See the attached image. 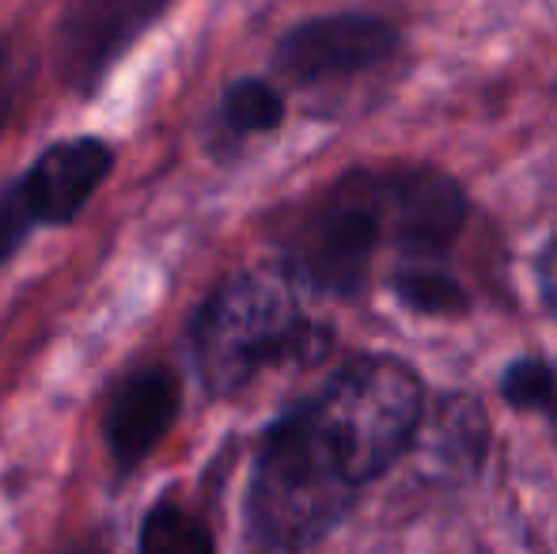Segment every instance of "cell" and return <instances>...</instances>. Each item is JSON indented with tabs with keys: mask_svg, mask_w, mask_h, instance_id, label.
Masks as SVG:
<instances>
[{
	"mask_svg": "<svg viewBox=\"0 0 557 554\" xmlns=\"http://www.w3.org/2000/svg\"><path fill=\"white\" fill-rule=\"evenodd\" d=\"M425 421V387L398 357L360 354L262 433L247 528L262 551L300 554L342 525Z\"/></svg>",
	"mask_w": 557,
	"mask_h": 554,
	"instance_id": "obj_1",
	"label": "cell"
},
{
	"mask_svg": "<svg viewBox=\"0 0 557 554\" xmlns=\"http://www.w3.org/2000/svg\"><path fill=\"white\" fill-rule=\"evenodd\" d=\"M467 194L425 163L352 168L319 190L281 232V267L300 288L357 296L391 259V285L447 270L467 229Z\"/></svg>",
	"mask_w": 557,
	"mask_h": 554,
	"instance_id": "obj_2",
	"label": "cell"
},
{
	"mask_svg": "<svg viewBox=\"0 0 557 554\" xmlns=\"http://www.w3.org/2000/svg\"><path fill=\"white\" fill-rule=\"evenodd\" d=\"M194 365L216 399L247 392L258 377L326 354V331L300 308V285L281 270H247L227 278L190 331Z\"/></svg>",
	"mask_w": 557,
	"mask_h": 554,
	"instance_id": "obj_3",
	"label": "cell"
},
{
	"mask_svg": "<svg viewBox=\"0 0 557 554\" xmlns=\"http://www.w3.org/2000/svg\"><path fill=\"white\" fill-rule=\"evenodd\" d=\"M175 0H69L53 27V65L69 91L96 96L111 69Z\"/></svg>",
	"mask_w": 557,
	"mask_h": 554,
	"instance_id": "obj_4",
	"label": "cell"
},
{
	"mask_svg": "<svg viewBox=\"0 0 557 554\" xmlns=\"http://www.w3.org/2000/svg\"><path fill=\"white\" fill-rule=\"evenodd\" d=\"M398 50V30L380 15L334 12L304 20L273 50V69L296 88H323L387 65Z\"/></svg>",
	"mask_w": 557,
	"mask_h": 554,
	"instance_id": "obj_5",
	"label": "cell"
},
{
	"mask_svg": "<svg viewBox=\"0 0 557 554\" xmlns=\"http://www.w3.org/2000/svg\"><path fill=\"white\" fill-rule=\"evenodd\" d=\"M114 171V148L99 137H65L38 152V160L20 178L4 186V198L23 213L30 229L69 224L91 194Z\"/></svg>",
	"mask_w": 557,
	"mask_h": 554,
	"instance_id": "obj_6",
	"label": "cell"
},
{
	"mask_svg": "<svg viewBox=\"0 0 557 554\" xmlns=\"http://www.w3.org/2000/svg\"><path fill=\"white\" fill-rule=\"evenodd\" d=\"M183 407V384L168 365H140L114 384L103 410V436L117 471H133L160 448Z\"/></svg>",
	"mask_w": 557,
	"mask_h": 554,
	"instance_id": "obj_7",
	"label": "cell"
},
{
	"mask_svg": "<svg viewBox=\"0 0 557 554\" xmlns=\"http://www.w3.org/2000/svg\"><path fill=\"white\" fill-rule=\"evenodd\" d=\"M137 554H216V540L198 513L163 494L140 520Z\"/></svg>",
	"mask_w": 557,
	"mask_h": 554,
	"instance_id": "obj_8",
	"label": "cell"
},
{
	"mask_svg": "<svg viewBox=\"0 0 557 554\" xmlns=\"http://www.w3.org/2000/svg\"><path fill=\"white\" fill-rule=\"evenodd\" d=\"M281 122H285V96L270 81H258V76L235 81L224 91L221 111H216V130L232 140L273 134Z\"/></svg>",
	"mask_w": 557,
	"mask_h": 554,
	"instance_id": "obj_9",
	"label": "cell"
},
{
	"mask_svg": "<svg viewBox=\"0 0 557 554\" xmlns=\"http://www.w3.org/2000/svg\"><path fill=\"white\" fill-rule=\"evenodd\" d=\"M500 392L512 403L516 410H531V415H543L554 426L557 436V372L550 365L535 361V357H523L500 380Z\"/></svg>",
	"mask_w": 557,
	"mask_h": 554,
	"instance_id": "obj_10",
	"label": "cell"
},
{
	"mask_svg": "<svg viewBox=\"0 0 557 554\" xmlns=\"http://www.w3.org/2000/svg\"><path fill=\"white\" fill-rule=\"evenodd\" d=\"M23 81H27V61H23L20 46H15L12 38H0V130L12 119Z\"/></svg>",
	"mask_w": 557,
	"mask_h": 554,
	"instance_id": "obj_11",
	"label": "cell"
},
{
	"mask_svg": "<svg viewBox=\"0 0 557 554\" xmlns=\"http://www.w3.org/2000/svg\"><path fill=\"white\" fill-rule=\"evenodd\" d=\"M539 288H543V300L550 308V316L557 319V239L543 251V259H539Z\"/></svg>",
	"mask_w": 557,
	"mask_h": 554,
	"instance_id": "obj_12",
	"label": "cell"
},
{
	"mask_svg": "<svg viewBox=\"0 0 557 554\" xmlns=\"http://www.w3.org/2000/svg\"><path fill=\"white\" fill-rule=\"evenodd\" d=\"M65 554H103L99 547H73V551H65Z\"/></svg>",
	"mask_w": 557,
	"mask_h": 554,
	"instance_id": "obj_13",
	"label": "cell"
}]
</instances>
